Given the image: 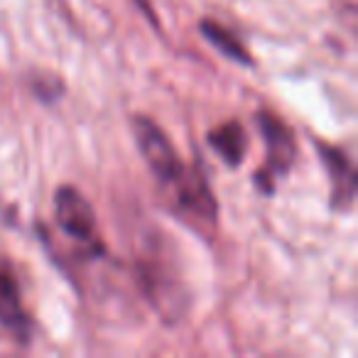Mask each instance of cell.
Here are the masks:
<instances>
[{
    "mask_svg": "<svg viewBox=\"0 0 358 358\" xmlns=\"http://www.w3.org/2000/svg\"><path fill=\"white\" fill-rule=\"evenodd\" d=\"M138 280L145 299L167 324H177L187 314L189 294L185 282L179 280L169 258H164V253H159L157 248L138 260Z\"/></svg>",
    "mask_w": 358,
    "mask_h": 358,
    "instance_id": "6da1fadb",
    "label": "cell"
},
{
    "mask_svg": "<svg viewBox=\"0 0 358 358\" xmlns=\"http://www.w3.org/2000/svg\"><path fill=\"white\" fill-rule=\"evenodd\" d=\"M255 120H258V130L265 138V148H268L265 167L255 174V185L265 194H273L278 179L285 177L297 159V143H294V133L287 128V123L270 110H258Z\"/></svg>",
    "mask_w": 358,
    "mask_h": 358,
    "instance_id": "7a4b0ae2",
    "label": "cell"
},
{
    "mask_svg": "<svg viewBox=\"0 0 358 358\" xmlns=\"http://www.w3.org/2000/svg\"><path fill=\"white\" fill-rule=\"evenodd\" d=\"M133 133L138 150L145 157V162H148L150 172L157 177V182L164 189H172L189 164H185V159L179 157L174 145L164 135V130H159V125L155 120H150L148 115H135Z\"/></svg>",
    "mask_w": 358,
    "mask_h": 358,
    "instance_id": "3957f363",
    "label": "cell"
},
{
    "mask_svg": "<svg viewBox=\"0 0 358 358\" xmlns=\"http://www.w3.org/2000/svg\"><path fill=\"white\" fill-rule=\"evenodd\" d=\"M55 216L59 229L74 243H79L86 255L103 253V243H101L99 229H96V214L79 189H74V187H59L57 189Z\"/></svg>",
    "mask_w": 358,
    "mask_h": 358,
    "instance_id": "277c9868",
    "label": "cell"
},
{
    "mask_svg": "<svg viewBox=\"0 0 358 358\" xmlns=\"http://www.w3.org/2000/svg\"><path fill=\"white\" fill-rule=\"evenodd\" d=\"M172 206L179 216H185L189 224H194L196 229L201 226H216L219 219V204L216 196L211 192L206 174L201 172V167H187V172L179 177V182L172 187Z\"/></svg>",
    "mask_w": 358,
    "mask_h": 358,
    "instance_id": "5b68a950",
    "label": "cell"
},
{
    "mask_svg": "<svg viewBox=\"0 0 358 358\" xmlns=\"http://www.w3.org/2000/svg\"><path fill=\"white\" fill-rule=\"evenodd\" d=\"M0 334L22 346L32 334V319L22 304L20 282L6 260H0Z\"/></svg>",
    "mask_w": 358,
    "mask_h": 358,
    "instance_id": "8992f818",
    "label": "cell"
},
{
    "mask_svg": "<svg viewBox=\"0 0 358 358\" xmlns=\"http://www.w3.org/2000/svg\"><path fill=\"white\" fill-rule=\"evenodd\" d=\"M314 148L322 155L324 167L331 179V209H351L353 199H356V169H353L351 157L341 148H334L322 140H314Z\"/></svg>",
    "mask_w": 358,
    "mask_h": 358,
    "instance_id": "52a82bcc",
    "label": "cell"
},
{
    "mask_svg": "<svg viewBox=\"0 0 358 358\" xmlns=\"http://www.w3.org/2000/svg\"><path fill=\"white\" fill-rule=\"evenodd\" d=\"M209 145L214 148V152L224 159L229 167H238L243 162L245 152H248V138H245V130L238 120H229V123L214 128L206 135Z\"/></svg>",
    "mask_w": 358,
    "mask_h": 358,
    "instance_id": "ba28073f",
    "label": "cell"
},
{
    "mask_svg": "<svg viewBox=\"0 0 358 358\" xmlns=\"http://www.w3.org/2000/svg\"><path fill=\"white\" fill-rule=\"evenodd\" d=\"M199 32L221 52V55L229 57V59H234L236 64H243V66L253 64V57L248 55V50L243 47L241 37L236 35L234 30H229L226 25H221V22L209 20V17H206V20L199 22Z\"/></svg>",
    "mask_w": 358,
    "mask_h": 358,
    "instance_id": "9c48e42d",
    "label": "cell"
}]
</instances>
